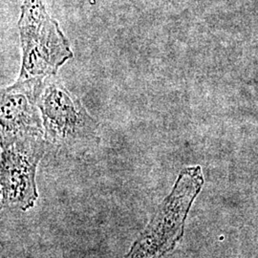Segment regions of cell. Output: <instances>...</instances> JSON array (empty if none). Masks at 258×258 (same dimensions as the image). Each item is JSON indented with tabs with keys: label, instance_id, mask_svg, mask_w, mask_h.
I'll list each match as a JSON object with an SVG mask.
<instances>
[{
	"label": "cell",
	"instance_id": "obj_3",
	"mask_svg": "<svg viewBox=\"0 0 258 258\" xmlns=\"http://www.w3.org/2000/svg\"><path fill=\"white\" fill-rule=\"evenodd\" d=\"M46 147L44 136L1 139V195L22 211L37 199L36 171Z\"/></svg>",
	"mask_w": 258,
	"mask_h": 258
},
{
	"label": "cell",
	"instance_id": "obj_1",
	"mask_svg": "<svg viewBox=\"0 0 258 258\" xmlns=\"http://www.w3.org/2000/svg\"><path fill=\"white\" fill-rule=\"evenodd\" d=\"M19 30L22 66L16 84L36 87L73 57L68 39L47 12L44 0H24Z\"/></svg>",
	"mask_w": 258,
	"mask_h": 258
},
{
	"label": "cell",
	"instance_id": "obj_2",
	"mask_svg": "<svg viewBox=\"0 0 258 258\" xmlns=\"http://www.w3.org/2000/svg\"><path fill=\"white\" fill-rule=\"evenodd\" d=\"M36 102L43 121L46 144L60 146L96 133L95 120L55 76L39 85Z\"/></svg>",
	"mask_w": 258,
	"mask_h": 258
},
{
	"label": "cell",
	"instance_id": "obj_4",
	"mask_svg": "<svg viewBox=\"0 0 258 258\" xmlns=\"http://www.w3.org/2000/svg\"><path fill=\"white\" fill-rule=\"evenodd\" d=\"M37 88L13 84L1 94V139L44 136ZM45 138V137H44Z\"/></svg>",
	"mask_w": 258,
	"mask_h": 258
}]
</instances>
